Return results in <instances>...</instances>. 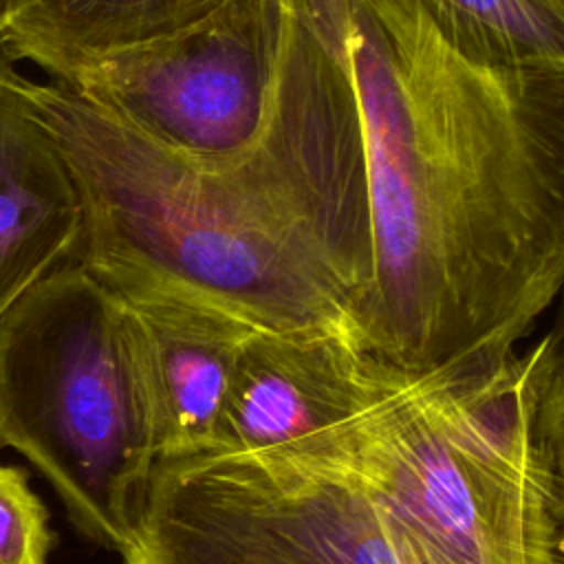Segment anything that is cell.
Instances as JSON below:
<instances>
[{
    "label": "cell",
    "instance_id": "2",
    "mask_svg": "<svg viewBox=\"0 0 564 564\" xmlns=\"http://www.w3.org/2000/svg\"><path fill=\"white\" fill-rule=\"evenodd\" d=\"M0 79L62 145L84 209L70 260L112 291L196 297L260 328L361 344L375 267L359 115L297 0H278L260 121L225 154L161 148L7 59Z\"/></svg>",
    "mask_w": 564,
    "mask_h": 564
},
{
    "label": "cell",
    "instance_id": "3",
    "mask_svg": "<svg viewBox=\"0 0 564 564\" xmlns=\"http://www.w3.org/2000/svg\"><path fill=\"white\" fill-rule=\"evenodd\" d=\"M0 445L26 456L90 540L121 551L156 465L123 297L75 260L0 319Z\"/></svg>",
    "mask_w": 564,
    "mask_h": 564
},
{
    "label": "cell",
    "instance_id": "14",
    "mask_svg": "<svg viewBox=\"0 0 564 564\" xmlns=\"http://www.w3.org/2000/svg\"><path fill=\"white\" fill-rule=\"evenodd\" d=\"M551 564H564V522H557V533L553 540V551H551Z\"/></svg>",
    "mask_w": 564,
    "mask_h": 564
},
{
    "label": "cell",
    "instance_id": "11",
    "mask_svg": "<svg viewBox=\"0 0 564 564\" xmlns=\"http://www.w3.org/2000/svg\"><path fill=\"white\" fill-rule=\"evenodd\" d=\"M474 53L564 75V0H421Z\"/></svg>",
    "mask_w": 564,
    "mask_h": 564
},
{
    "label": "cell",
    "instance_id": "10",
    "mask_svg": "<svg viewBox=\"0 0 564 564\" xmlns=\"http://www.w3.org/2000/svg\"><path fill=\"white\" fill-rule=\"evenodd\" d=\"M220 0H9L0 51L62 79L97 55L170 33Z\"/></svg>",
    "mask_w": 564,
    "mask_h": 564
},
{
    "label": "cell",
    "instance_id": "9",
    "mask_svg": "<svg viewBox=\"0 0 564 564\" xmlns=\"http://www.w3.org/2000/svg\"><path fill=\"white\" fill-rule=\"evenodd\" d=\"M82 196L42 117L0 79V319L51 269L73 258Z\"/></svg>",
    "mask_w": 564,
    "mask_h": 564
},
{
    "label": "cell",
    "instance_id": "6",
    "mask_svg": "<svg viewBox=\"0 0 564 564\" xmlns=\"http://www.w3.org/2000/svg\"><path fill=\"white\" fill-rule=\"evenodd\" d=\"M278 35V0H220L192 22L77 64L59 82L148 141L192 156L256 130Z\"/></svg>",
    "mask_w": 564,
    "mask_h": 564
},
{
    "label": "cell",
    "instance_id": "16",
    "mask_svg": "<svg viewBox=\"0 0 564 564\" xmlns=\"http://www.w3.org/2000/svg\"><path fill=\"white\" fill-rule=\"evenodd\" d=\"M7 2H9V0H0V31H2V18H4V9H7ZM0 57H2V51H0Z\"/></svg>",
    "mask_w": 564,
    "mask_h": 564
},
{
    "label": "cell",
    "instance_id": "4",
    "mask_svg": "<svg viewBox=\"0 0 564 564\" xmlns=\"http://www.w3.org/2000/svg\"><path fill=\"white\" fill-rule=\"evenodd\" d=\"M555 350L546 333L346 421L366 471L460 564H551L560 520L538 410Z\"/></svg>",
    "mask_w": 564,
    "mask_h": 564
},
{
    "label": "cell",
    "instance_id": "13",
    "mask_svg": "<svg viewBox=\"0 0 564 564\" xmlns=\"http://www.w3.org/2000/svg\"><path fill=\"white\" fill-rule=\"evenodd\" d=\"M538 434L555 485L557 520L564 522V348L560 346L540 399Z\"/></svg>",
    "mask_w": 564,
    "mask_h": 564
},
{
    "label": "cell",
    "instance_id": "5",
    "mask_svg": "<svg viewBox=\"0 0 564 564\" xmlns=\"http://www.w3.org/2000/svg\"><path fill=\"white\" fill-rule=\"evenodd\" d=\"M123 564H460L361 465L346 421L156 460Z\"/></svg>",
    "mask_w": 564,
    "mask_h": 564
},
{
    "label": "cell",
    "instance_id": "12",
    "mask_svg": "<svg viewBox=\"0 0 564 564\" xmlns=\"http://www.w3.org/2000/svg\"><path fill=\"white\" fill-rule=\"evenodd\" d=\"M51 544L48 513L26 474L0 465V564H46Z\"/></svg>",
    "mask_w": 564,
    "mask_h": 564
},
{
    "label": "cell",
    "instance_id": "15",
    "mask_svg": "<svg viewBox=\"0 0 564 564\" xmlns=\"http://www.w3.org/2000/svg\"><path fill=\"white\" fill-rule=\"evenodd\" d=\"M551 333H553V337H555L557 346H560V348H564V302H562V313H560L557 326H555Z\"/></svg>",
    "mask_w": 564,
    "mask_h": 564
},
{
    "label": "cell",
    "instance_id": "1",
    "mask_svg": "<svg viewBox=\"0 0 564 564\" xmlns=\"http://www.w3.org/2000/svg\"><path fill=\"white\" fill-rule=\"evenodd\" d=\"M359 115L361 344L410 375L489 366L564 293V75L491 62L421 0H297Z\"/></svg>",
    "mask_w": 564,
    "mask_h": 564
},
{
    "label": "cell",
    "instance_id": "7",
    "mask_svg": "<svg viewBox=\"0 0 564 564\" xmlns=\"http://www.w3.org/2000/svg\"><path fill=\"white\" fill-rule=\"evenodd\" d=\"M421 377L344 335L256 328L238 355L209 452L295 441L370 410Z\"/></svg>",
    "mask_w": 564,
    "mask_h": 564
},
{
    "label": "cell",
    "instance_id": "8",
    "mask_svg": "<svg viewBox=\"0 0 564 564\" xmlns=\"http://www.w3.org/2000/svg\"><path fill=\"white\" fill-rule=\"evenodd\" d=\"M121 297L145 372L156 460L209 452L238 355L260 326L196 297Z\"/></svg>",
    "mask_w": 564,
    "mask_h": 564
}]
</instances>
